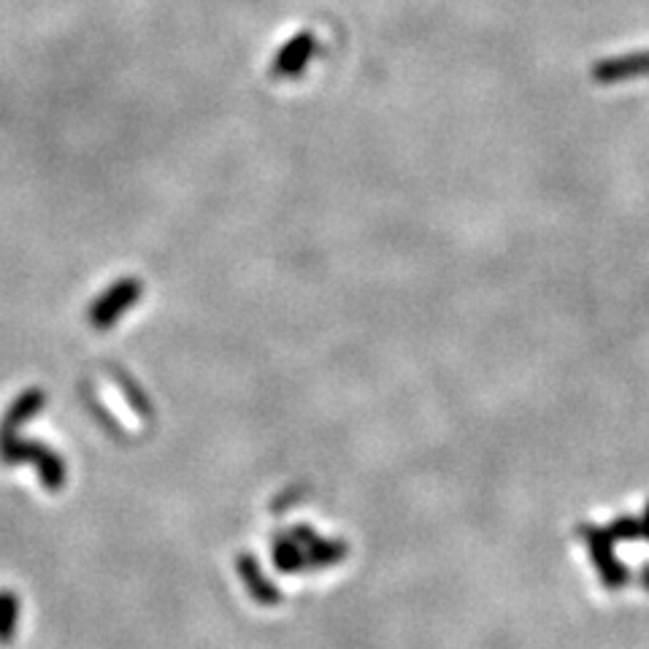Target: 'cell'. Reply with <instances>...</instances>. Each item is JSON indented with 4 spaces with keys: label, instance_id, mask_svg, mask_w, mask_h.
Wrapping results in <instances>:
<instances>
[{
    "label": "cell",
    "instance_id": "cell-1",
    "mask_svg": "<svg viewBox=\"0 0 649 649\" xmlns=\"http://www.w3.org/2000/svg\"><path fill=\"white\" fill-rule=\"evenodd\" d=\"M0 458L6 463H33L41 474V482L49 490H60L65 485V463L52 449L41 447L36 441H19L17 436H0Z\"/></svg>",
    "mask_w": 649,
    "mask_h": 649
},
{
    "label": "cell",
    "instance_id": "cell-2",
    "mask_svg": "<svg viewBox=\"0 0 649 649\" xmlns=\"http://www.w3.org/2000/svg\"><path fill=\"white\" fill-rule=\"evenodd\" d=\"M133 298H136V284H119V287H114L111 293H106L101 298V301L95 303L90 311V320L95 328H111V322L117 320L122 311L128 309L130 303H133Z\"/></svg>",
    "mask_w": 649,
    "mask_h": 649
},
{
    "label": "cell",
    "instance_id": "cell-3",
    "mask_svg": "<svg viewBox=\"0 0 649 649\" xmlns=\"http://www.w3.org/2000/svg\"><path fill=\"white\" fill-rule=\"evenodd\" d=\"M46 403V395L41 390H28L25 395H19L17 401L11 403V409L3 417V425H0V436H17V430L30 420L36 417V412H41V406Z\"/></svg>",
    "mask_w": 649,
    "mask_h": 649
},
{
    "label": "cell",
    "instance_id": "cell-4",
    "mask_svg": "<svg viewBox=\"0 0 649 649\" xmlns=\"http://www.w3.org/2000/svg\"><path fill=\"white\" fill-rule=\"evenodd\" d=\"M17 620H19L17 595L9 593V590H3V593H0V641L14 639Z\"/></svg>",
    "mask_w": 649,
    "mask_h": 649
}]
</instances>
